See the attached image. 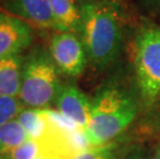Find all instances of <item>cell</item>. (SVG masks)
Segmentation results:
<instances>
[{"mask_svg": "<svg viewBox=\"0 0 160 159\" xmlns=\"http://www.w3.org/2000/svg\"><path fill=\"white\" fill-rule=\"evenodd\" d=\"M79 36L88 60L98 68L116 61L124 38L125 15L114 0H89L80 5Z\"/></svg>", "mask_w": 160, "mask_h": 159, "instance_id": "cell-1", "label": "cell"}, {"mask_svg": "<svg viewBox=\"0 0 160 159\" xmlns=\"http://www.w3.org/2000/svg\"><path fill=\"white\" fill-rule=\"evenodd\" d=\"M138 107L127 93L116 86L99 90L92 100L90 120L84 135L91 147L102 146L127 128L135 119Z\"/></svg>", "mask_w": 160, "mask_h": 159, "instance_id": "cell-2", "label": "cell"}, {"mask_svg": "<svg viewBox=\"0 0 160 159\" xmlns=\"http://www.w3.org/2000/svg\"><path fill=\"white\" fill-rule=\"evenodd\" d=\"M59 69L49 51L36 47L24 60L19 98L29 109H47L61 88Z\"/></svg>", "mask_w": 160, "mask_h": 159, "instance_id": "cell-3", "label": "cell"}, {"mask_svg": "<svg viewBox=\"0 0 160 159\" xmlns=\"http://www.w3.org/2000/svg\"><path fill=\"white\" fill-rule=\"evenodd\" d=\"M134 66L142 100L151 104L160 95V28L139 30L135 38Z\"/></svg>", "mask_w": 160, "mask_h": 159, "instance_id": "cell-4", "label": "cell"}, {"mask_svg": "<svg viewBox=\"0 0 160 159\" xmlns=\"http://www.w3.org/2000/svg\"><path fill=\"white\" fill-rule=\"evenodd\" d=\"M49 53L59 72L68 77L81 76L88 61L80 36L72 32L54 33L50 39Z\"/></svg>", "mask_w": 160, "mask_h": 159, "instance_id": "cell-5", "label": "cell"}, {"mask_svg": "<svg viewBox=\"0 0 160 159\" xmlns=\"http://www.w3.org/2000/svg\"><path fill=\"white\" fill-rule=\"evenodd\" d=\"M33 30L29 23L0 12V59L21 54L32 43Z\"/></svg>", "mask_w": 160, "mask_h": 159, "instance_id": "cell-6", "label": "cell"}, {"mask_svg": "<svg viewBox=\"0 0 160 159\" xmlns=\"http://www.w3.org/2000/svg\"><path fill=\"white\" fill-rule=\"evenodd\" d=\"M1 2L5 11L30 25L58 31L50 0H1Z\"/></svg>", "mask_w": 160, "mask_h": 159, "instance_id": "cell-7", "label": "cell"}, {"mask_svg": "<svg viewBox=\"0 0 160 159\" xmlns=\"http://www.w3.org/2000/svg\"><path fill=\"white\" fill-rule=\"evenodd\" d=\"M56 104L58 111L84 132L90 120L92 102L89 98L76 86H62Z\"/></svg>", "mask_w": 160, "mask_h": 159, "instance_id": "cell-8", "label": "cell"}, {"mask_svg": "<svg viewBox=\"0 0 160 159\" xmlns=\"http://www.w3.org/2000/svg\"><path fill=\"white\" fill-rule=\"evenodd\" d=\"M24 60L21 54L0 59V96L19 97Z\"/></svg>", "mask_w": 160, "mask_h": 159, "instance_id": "cell-9", "label": "cell"}, {"mask_svg": "<svg viewBox=\"0 0 160 159\" xmlns=\"http://www.w3.org/2000/svg\"><path fill=\"white\" fill-rule=\"evenodd\" d=\"M77 0H50L51 7L56 20L58 31L72 32L79 35L81 15Z\"/></svg>", "mask_w": 160, "mask_h": 159, "instance_id": "cell-10", "label": "cell"}, {"mask_svg": "<svg viewBox=\"0 0 160 159\" xmlns=\"http://www.w3.org/2000/svg\"><path fill=\"white\" fill-rule=\"evenodd\" d=\"M18 120L31 140L42 142L49 134L50 124L43 110L24 109L19 115Z\"/></svg>", "mask_w": 160, "mask_h": 159, "instance_id": "cell-11", "label": "cell"}, {"mask_svg": "<svg viewBox=\"0 0 160 159\" xmlns=\"http://www.w3.org/2000/svg\"><path fill=\"white\" fill-rule=\"evenodd\" d=\"M27 140L28 134L18 119L0 126V159Z\"/></svg>", "mask_w": 160, "mask_h": 159, "instance_id": "cell-12", "label": "cell"}, {"mask_svg": "<svg viewBox=\"0 0 160 159\" xmlns=\"http://www.w3.org/2000/svg\"><path fill=\"white\" fill-rule=\"evenodd\" d=\"M24 110V104L19 97L0 96V126L16 120Z\"/></svg>", "mask_w": 160, "mask_h": 159, "instance_id": "cell-13", "label": "cell"}, {"mask_svg": "<svg viewBox=\"0 0 160 159\" xmlns=\"http://www.w3.org/2000/svg\"><path fill=\"white\" fill-rule=\"evenodd\" d=\"M40 146L34 140H27L20 146L13 148L1 159H35L39 155Z\"/></svg>", "mask_w": 160, "mask_h": 159, "instance_id": "cell-14", "label": "cell"}, {"mask_svg": "<svg viewBox=\"0 0 160 159\" xmlns=\"http://www.w3.org/2000/svg\"><path fill=\"white\" fill-rule=\"evenodd\" d=\"M73 159H117L115 150L111 145H102L96 147H88L82 151Z\"/></svg>", "mask_w": 160, "mask_h": 159, "instance_id": "cell-15", "label": "cell"}, {"mask_svg": "<svg viewBox=\"0 0 160 159\" xmlns=\"http://www.w3.org/2000/svg\"><path fill=\"white\" fill-rule=\"evenodd\" d=\"M142 2H144L146 5H148L149 7H152V8L160 7V0H142Z\"/></svg>", "mask_w": 160, "mask_h": 159, "instance_id": "cell-16", "label": "cell"}, {"mask_svg": "<svg viewBox=\"0 0 160 159\" xmlns=\"http://www.w3.org/2000/svg\"><path fill=\"white\" fill-rule=\"evenodd\" d=\"M154 159H160V146L157 149V152H156V154H155V156H154Z\"/></svg>", "mask_w": 160, "mask_h": 159, "instance_id": "cell-17", "label": "cell"}, {"mask_svg": "<svg viewBox=\"0 0 160 159\" xmlns=\"http://www.w3.org/2000/svg\"><path fill=\"white\" fill-rule=\"evenodd\" d=\"M128 159H145V158H142V156H138V155H133V156L129 157Z\"/></svg>", "mask_w": 160, "mask_h": 159, "instance_id": "cell-18", "label": "cell"}, {"mask_svg": "<svg viewBox=\"0 0 160 159\" xmlns=\"http://www.w3.org/2000/svg\"><path fill=\"white\" fill-rule=\"evenodd\" d=\"M35 159H50V158H48L47 156H45V155H42V154H39Z\"/></svg>", "mask_w": 160, "mask_h": 159, "instance_id": "cell-19", "label": "cell"}, {"mask_svg": "<svg viewBox=\"0 0 160 159\" xmlns=\"http://www.w3.org/2000/svg\"><path fill=\"white\" fill-rule=\"evenodd\" d=\"M77 1H79V2H86V1H89V0H77Z\"/></svg>", "mask_w": 160, "mask_h": 159, "instance_id": "cell-20", "label": "cell"}]
</instances>
